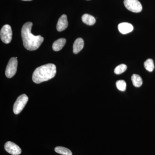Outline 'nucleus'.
<instances>
[{"mask_svg": "<svg viewBox=\"0 0 155 155\" xmlns=\"http://www.w3.org/2000/svg\"><path fill=\"white\" fill-rule=\"evenodd\" d=\"M32 22H27L23 25L21 35L23 45L28 51H35L38 49L44 41V38L41 35L35 36L31 33Z\"/></svg>", "mask_w": 155, "mask_h": 155, "instance_id": "f257e3e1", "label": "nucleus"}, {"mask_svg": "<svg viewBox=\"0 0 155 155\" xmlns=\"http://www.w3.org/2000/svg\"><path fill=\"white\" fill-rule=\"evenodd\" d=\"M57 70L55 65L49 64L38 67L32 75V80L35 83L39 84L47 81L54 77Z\"/></svg>", "mask_w": 155, "mask_h": 155, "instance_id": "f03ea898", "label": "nucleus"}, {"mask_svg": "<svg viewBox=\"0 0 155 155\" xmlns=\"http://www.w3.org/2000/svg\"><path fill=\"white\" fill-rule=\"evenodd\" d=\"M28 101V97L26 94L21 95L15 102L13 108L14 114H18L23 110Z\"/></svg>", "mask_w": 155, "mask_h": 155, "instance_id": "7ed1b4c3", "label": "nucleus"}, {"mask_svg": "<svg viewBox=\"0 0 155 155\" xmlns=\"http://www.w3.org/2000/svg\"><path fill=\"white\" fill-rule=\"evenodd\" d=\"M17 58H12L10 59L7 67H6L5 75L6 77L8 78L13 77L17 72Z\"/></svg>", "mask_w": 155, "mask_h": 155, "instance_id": "20e7f679", "label": "nucleus"}, {"mask_svg": "<svg viewBox=\"0 0 155 155\" xmlns=\"http://www.w3.org/2000/svg\"><path fill=\"white\" fill-rule=\"evenodd\" d=\"M125 8L134 13H140L142 10V6L138 0H124Z\"/></svg>", "mask_w": 155, "mask_h": 155, "instance_id": "39448f33", "label": "nucleus"}, {"mask_svg": "<svg viewBox=\"0 0 155 155\" xmlns=\"http://www.w3.org/2000/svg\"><path fill=\"white\" fill-rule=\"evenodd\" d=\"M0 36L2 41L5 43H10L12 39V31L11 26L5 25L1 29Z\"/></svg>", "mask_w": 155, "mask_h": 155, "instance_id": "423d86ee", "label": "nucleus"}, {"mask_svg": "<svg viewBox=\"0 0 155 155\" xmlns=\"http://www.w3.org/2000/svg\"><path fill=\"white\" fill-rule=\"evenodd\" d=\"M5 149L7 152L12 155H19L22 152L20 148L17 145L11 141L6 143Z\"/></svg>", "mask_w": 155, "mask_h": 155, "instance_id": "0eeeda50", "label": "nucleus"}, {"mask_svg": "<svg viewBox=\"0 0 155 155\" xmlns=\"http://www.w3.org/2000/svg\"><path fill=\"white\" fill-rule=\"evenodd\" d=\"M68 22L67 15H62L58 20L57 25V29L58 31H62L65 30L68 27Z\"/></svg>", "mask_w": 155, "mask_h": 155, "instance_id": "6e6552de", "label": "nucleus"}, {"mask_svg": "<svg viewBox=\"0 0 155 155\" xmlns=\"http://www.w3.org/2000/svg\"><path fill=\"white\" fill-rule=\"evenodd\" d=\"M118 29L119 32L122 34L130 33L133 30V25L128 22H122L118 25Z\"/></svg>", "mask_w": 155, "mask_h": 155, "instance_id": "1a4fd4ad", "label": "nucleus"}, {"mask_svg": "<svg viewBox=\"0 0 155 155\" xmlns=\"http://www.w3.org/2000/svg\"><path fill=\"white\" fill-rule=\"evenodd\" d=\"M84 46V42L83 39L79 38H77L74 42L73 45V52L77 54L83 49Z\"/></svg>", "mask_w": 155, "mask_h": 155, "instance_id": "9d476101", "label": "nucleus"}, {"mask_svg": "<svg viewBox=\"0 0 155 155\" xmlns=\"http://www.w3.org/2000/svg\"><path fill=\"white\" fill-rule=\"evenodd\" d=\"M66 43V39L64 38H61L57 40L53 43L52 48L54 51H58L63 48Z\"/></svg>", "mask_w": 155, "mask_h": 155, "instance_id": "9b49d317", "label": "nucleus"}, {"mask_svg": "<svg viewBox=\"0 0 155 155\" xmlns=\"http://www.w3.org/2000/svg\"><path fill=\"white\" fill-rule=\"evenodd\" d=\"M84 23L89 25H94L96 22V19L93 16L88 14H84L81 17Z\"/></svg>", "mask_w": 155, "mask_h": 155, "instance_id": "f8f14e48", "label": "nucleus"}, {"mask_svg": "<svg viewBox=\"0 0 155 155\" xmlns=\"http://www.w3.org/2000/svg\"><path fill=\"white\" fill-rule=\"evenodd\" d=\"M132 84L135 87H140L143 84V81L141 77L137 74H134L131 78Z\"/></svg>", "mask_w": 155, "mask_h": 155, "instance_id": "ddd939ff", "label": "nucleus"}, {"mask_svg": "<svg viewBox=\"0 0 155 155\" xmlns=\"http://www.w3.org/2000/svg\"><path fill=\"white\" fill-rule=\"evenodd\" d=\"M56 153L63 155H72V153L69 149L62 147H57L55 148Z\"/></svg>", "mask_w": 155, "mask_h": 155, "instance_id": "4468645a", "label": "nucleus"}, {"mask_svg": "<svg viewBox=\"0 0 155 155\" xmlns=\"http://www.w3.org/2000/svg\"><path fill=\"white\" fill-rule=\"evenodd\" d=\"M144 67L145 69L150 72H153L155 68L153 61L152 59H148L144 63Z\"/></svg>", "mask_w": 155, "mask_h": 155, "instance_id": "2eb2a0df", "label": "nucleus"}, {"mask_svg": "<svg viewBox=\"0 0 155 155\" xmlns=\"http://www.w3.org/2000/svg\"><path fill=\"white\" fill-rule=\"evenodd\" d=\"M127 66L125 64H120L115 68L114 72L116 75H119L125 72L127 69Z\"/></svg>", "mask_w": 155, "mask_h": 155, "instance_id": "dca6fc26", "label": "nucleus"}, {"mask_svg": "<svg viewBox=\"0 0 155 155\" xmlns=\"http://www.w3.org/2000/svg\"><path fill=\"white\" fill-rule=\"evenodd\" d=\"M116 86L119 90L121 91H124L126 90V83L125 81L119 80L116 81Z\"/></svg>", "mask_w": 155, "mask_h": 155, "instance_id": "f3484780", "label": "nucleus"}, {"mask_svg": "<svg viewBox=\"0 0 155 155\" xmlns=\"http://www.w3.org/2000/svg\"><path fill=\"white\" fill-rule=\"evenodd\" d=\"M22 1H32V0H22Z\"/></svg>", "mask_w": 155, "mask_h": 155, "instance_id": "a211bd4d", "label": "nucleus"}]
</instances>
